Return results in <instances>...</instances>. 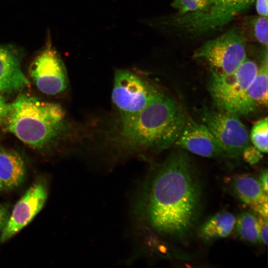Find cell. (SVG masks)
<instances>
[{
    "mask_svg": "<svg viewBox=\"0 0 268 268\" xmlns=\"http://www.w3.org/2000/svg\"><path fill=\"white\" fill-rule=\"evenodd\" d=\"M214 0H173L172 6L178 14L206 11Z\"/></svg>",
    "mask_w": 268,
    "mask_h": 268,
    "instance_id": "19",
    "label": "cell"
},
{
    "mask_svg": "<svg viewBox=\"0 0 268 268\" xmlns=\"http://www.w3.org/2000/svg\"><path fill=\"white\" fill-rule=\"evenodd\" d=\"M47 195L46 185L41 182L35 183L27 190L10 212L0 236L1 243L7 241L32 220L44 205Z\"/></svg>",
    "mask_w": 268,
    "mask_h": 268,
    "instance_id": "9",
    "label": "cell"
},
{
    "mask_svg": "<svg viewBox=\"0 0 268 268\" xmlns=\"http://www.w3.org/2000/svg\"><path fill=\"white\" fill-rule=\"evenodd\" d=\"M259 216L268 218V195L265 194L260 199L250 205Z\"/></svg>",
    "mask_w": 268,
    "mask_h": 268,
    "instance_id": "21",
    "label": "cell"
},
{
    "mask_svg": "<svg viewBox=\"0 0 268 268\" xmlns=\"http://www.w3.org/2000/svg\"><path fill=\"white\" fill-rule=\"evenodd\" d=\"M257 64L245 59L233 73L222 76L211 75L208 91L218 110L246 115L256 109L248 97V89L258 72Z\"/></svg>",
    "mask_w": 268,
    "mask_h": 268,
    "instance_id": "4",
    "label": "cell"
},
{
    "mask_svg": "<svg viewBox=\"0 0 268 268\" xmlns=\"http://www.w3.org/2000/svg\"><path fill=\"white\" fill-rule=\"evenodd\" d=\"M201 180L188 154L171 152L144 184L137 203L138 216L149 230L184 240L201 214Z\"/></svg>",
    "mask_w": 268,
    "mask_h": 268,
    "instance_id": "1",
    "label": "cell"
},
{
    "mask_svg": "<svg viewBox=\"0 0 268 268\" xmlns=\"http://www.w3.org/2000/svg\"><path fill=\"white\" fill-rule=\"evenodd\" d=\"M175 145L198 155L211 158L226 156L215 136L203 123L187 117Z\"/></svg>",
    "mask_w": 268,
    "mask_h": 268,
    "instance_id": "10",
    "label": "cell"
},
{
    "mask_svg": "<svg viewBox=\"0 0 268 268\" xmlns=\"http://www.w3.org/2000/svg\"><path fill=\"white\" fill-rule=\"evenodd\" d=\"M268 118L265 117L257 121L253 125L250 140L253 145L262 152H268Z\"/></svg>",
    "mask_w": 268,
    "mask_h": 268,
    "instance_id": "18",
    "label": "cell"
},
{
    "mask_svg": "<svg viewBox=\"0 0 268 268\" xmlns=\"http://www.w3.org/2000/svg\"><path fill=\"white\" fill-rule=\"evenodd\" d=\"M4 188V186L0 180V191L2 190Z\"/></svg>",
    "mask_w": 268,
    "mask_h": 268,
    "instance_id": "27",
    "label": "cell"
},
{
    "mask_svg": "<svg viewBox=\"0 0 268 268\" xmlns=\"http://www.w3.org/2000/svg\"><path fill=\"white\" fill-rule=\"evenodd\" d=\"M239 116L221 110L203 107L201 112L202 123L210 131L220 144L226 156H242L250 144L249 134Z\"/></svg>",
    "mask_w": 268,
    "mask_h": 268,
    "instance_id": "7",
    "label": "cell"
},
{
    "mask_svg": "<svg viewBox=\"0 0 268 268\" xmlns=\"http://www.w3.org/2000/svg\"><path fill=\"white\" fill-rule=\"evenodd\" d=\"M162 93L129 71L118 69L115 73L112 99L121 120L137 114Z\"/></svg>",
    "mask_w": 268,
    "mask_h": 268,
    "instance_id": "6",
    "label": "cell"
},
{
    "mask_svg": "<svg viewBox=\"0 0 268 268\" xmlns=\"http://www.w3.org/2000/svg\"><path fill=\"white\" fill-rule=\"evenodd\" d=\"M235 223L236 219L232 214L227 211L220 212L201 227L200 236L206 241L226 237L231 233Z\"/></svg>",
    "mask_w": 268,
    "mask_h": 268,
    "instance_id": "14",
    "label": "cell"
},
{
    "mask_svg": "<svg viewBox=\"0 0 268 268\" xmlns=\"http://www.w3.org/2000/svg\"><path fill=\"white\" fill-rule=\"evenodd\" d=\"M24 175L25 164L21 156L15 151L0 148V180L4 188L17 187Z\"/></svg>",
    "mask_w": 268,
    "mask_h": 268,
    "instance_id": "12",
    "label": "cell"
},
{
    "mask_svg": "<svg viewBox=\"0 0 268 268\" xmlns=\"http://www.w3.org/2000/svg\"><path fill=\"white\" fill-rule=\"evenodd\" d=\"M65 119V112L60 105L20 94L10 103L4 125L25 144L41 149L62 133Z\"/></svg>",
    "mask_w": 268,
    "mask_h": 268,
    "instance_id": "3",
    "label": "cell"
},
{
    "mask_svg": "<svg viewBox=\"0 0 268 268\" xmlns=\"http://www.w3.org/2000/svg\"><path fill=\"white\" fill-rule=\"evenodd\" d=\"M246 41L240 27H234L204 43L193 57L207 64L211 75H227L235 71L246 58Z\"/></svg>",
    "mask_w": 268,
    "mask_h": 268,
    "instance_id": "5",
    "label": "cell"
},
{
    "mask_svg": "<svg viewBox=\"0 0 268 268\" xmlns=\"http://www.w3.org/2000/svg\"><path fill=\"white\" fill-rule=\"evenodd\" d=\"M30 84L22 71L17 54L10 48L0 46V92H12Z\"/></svg>",
    "mask_w": 268,
    "mask_h": 268,
    "instance_id": "11",
    "label": "cell"
},
{
    "mask_svg": "<svg viewBox=\"0 0 268 268\" xmlns=\"http://www.w3.org/2000/svg\"><path fill=\"white\" fill-rule=\"evenodd\" d=\"M258 15L268 17V0H255Z\"/></svg>",
    "mask_w": 268,
    "mask_h": 268,
    "instance_id": "25",
    "label": "cell"
},
{
    "mask_svg": "<svg viewBox=\"0 0 268 268\" xmlns=\"http://www.w3.org/2000/svg\"><path fill=\"white\" fill-rule=\"evenodd\" d=\"M236 229L239 235L245 241L253 243L260 241L258 219L251 212H245L238 216Z\"/></svg>",
    "mask_w": 268,
    "mask_h": 268,
    "instance_id": "17",
    "label": "cell"
},
{
    "mask_svg": "<svg viewBox=\"0 0 268 268\" xmlns=\"http://www.w3.org/2000/svg\"><path fill=\"white\" fill-rule=\"evenodd\" d=\"M227 182L235 196L250 205L267 194L264 192L259 180L249 174L235 175L229 178Z\"/></svg>",
    "mask_w": 268,
    "mask_h": 268,
    "instance_id": "13",
    "label": "cell"
},
{
    "mask_svg": "<svg viewBox=\"0 0 268 268\" xmlns=\"http://www.w3.org/2000/svg\"><path fill=\"white\" fill-rule=\"evenodd\" d=\"M10 103H8L0 95V126L4 124L10 109Z\"/></svg>",
    "mask_w": 268,
    "mask_h": 268,
    "instance_id": "24",
    "label": "cell"
},
{
    "mask_svg": "<svg viewBox=\"0 0 268 268\" xmlns=\"http://www.w3.org/2000/svg\"><path fill=\"white\" fill-rule=\"evenodd\" d=\"M255 78L247 91L251 104L256 109L258 105H268V50H266Z\"/></svg>",
    "mask_w": 268,
    "mask_h": 268,
    "instance_id": "15",
    "label": "cell"
},
{
    "mask_svg": "<svg viewBox=\"0 0 268 268\" xmlns=\"http://www.w3.org/2000/svg\"><path fill=\"white\" fill-rule=\"evenodd\" d=\"M242 156L245 161L250 164L258 163L263 157L262 152L253 145L251 144L245 148Z\"/></svg>",
    "mask_w": 268,
    "mask_h": 268,
    "instance_id": "20",
    "label": "cell"
},
{
    "mask_svg": "<svg viewBox=\"0 0 268 268\" xmlns=\"http://www.w3.org/2000/svg\"><path fill=\"white\" fill-rule=\"evenodd\" d=\"M259 182L262 188L265 193H268V170L265 169L263 170L260 175Z\"/></svg>",
    "mask_w": 268,
    "mask_h": 268,
    "instance_id": "26",
    "label": "cell"
},
{
    "mask_svg": "<svg viewBox=\"0 0 268 268\" xmlns=\"http://www.w3.org/2000/svg\"><path fill=\"white\" fill-rule=\"evenodd\" d=\"M267 218L259 216L258 219L260 240L267 245L268 243V220Z\"/></svg>",
    "mask_w": 268,
    "mask_h": 268,
    "instance_id": "22",
    "label": "cell"
},
{
    "mask_svg": "<svg viewBox=\"0 0 268 268\" xmlns=\"http://www.w3.org/2000/svg\"><path fill=\"white\" fill-rule=\"evenodd\" d=\"M30 74L38 89L46 94L60 93L68 85L64 64L49 42L32 63Z\"/></svg>",
    "mask_w": 268,
    "mask_h": 268,
    "instance_id": "8",
    "label": "cell"
},
{
    "mask_svg": "<svg viewBox=\"0 0 268 268\" xmlns=\"http://www.w3.org/2000/svg\"><path fill=\"white\" fill-rule=\"evenodd\" d=\"M187 117L179 104L162 93L137 114L121 120V137L133 149L163 150L174 144Z\"/></svg>",
    "mask_w": 268,
    "mask_h": 268,
    "instance_id": "2",
    "label": "cell"
},
{
    "mask_svg": "<svg viewBox=\"0 0 268 268\" xmlns=\"http://www.w3.org/2000/svg\"><path fill=\"white\" fill-rule=\"evenodd\" d=\"M10 215L9 206L7 204L0 203V232L6 226Z\"/></svg>",
    "mask_w": 268,
    "mask_h": 268,
    "instance_id": "23",
    "label": "cell"
},
{
    "mask_svg": "<svg viewBox=\"0 0 268 268\" xmlns=\"http://www.w3.org/2000/svg\"><path fill=\"white\" fill-rule=\"evenodd\" d=\"M268 17L260 15L249 16L240 27L244 38L268 47Z\"/></svg>",
    "mask_w": 268,
    "mask_h": 268,
    "instance_id": "16",
    "label": "cell"
}]
</instances>
